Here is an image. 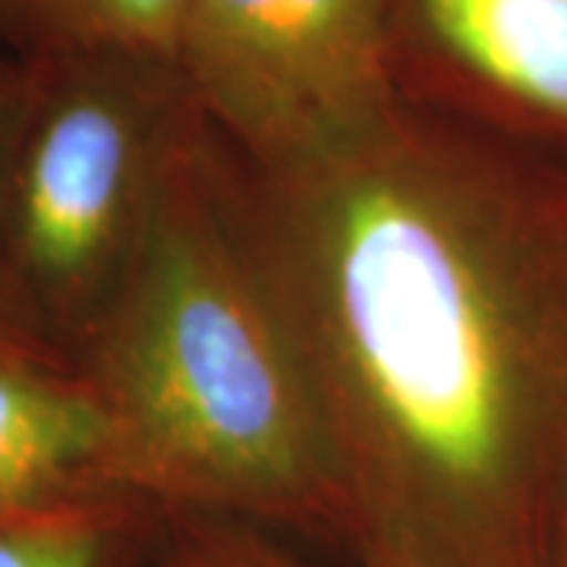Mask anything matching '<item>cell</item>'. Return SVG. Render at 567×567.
Wrapping results in <instances>:
<instances>
[{
  "label": "cell",
  "mask_w": 567,
  "mask_h": 567,
  "mask_svg": "<svg viewBox=\"0 0 567 567\" xmlns=\"http://www.w3.org/2000/svg\"><path fill=\"white\" fill-rule=\"evenodd\" d=\"M551 548H555V567H567V470H565V483H561V492H558V511H555V539H551Z\"/></svg>",
  "instance_id": "13"
},
{
  "label": "cell",
  "mask_w": 567,
  "mask_h": 567,
  "mask_svg": "<svg viewBox=\"0 0 567 567\" xmlns=\"http://www.w3.org/2000/svg\"><path fill=\"white\" fill-rule=\"evenodd\" d=\"M215 145L319 398L353 507L350 548L555 567L567 162L406 99L290 162H249L218 133Z\"/></svg>",
  "instance_id": "1"
},
{
  "label": "cell",
  "mask_w": 567,
  "mask_h": 567,
  "mask_svg": "<svg viewBox=\"0 0 567 567\" xmlns=\"http://www.w3.org/2000/svg\"><path fill=\"white\" fill-rule=\"evenodd\" d=\"M10 344H32V347H44L29 331V324L22 322L20 309L13 303V297H10V290H7V284L0 278V347H10ZM48 350V347H44ZM54 353V350H51Z\"/></svg>",
  "instance_id": "11"
},
{
  "label": "cell",
  "mask_w": 567,
  "mask_h": 567,
  "mask_svg": "<svg viewBox=\"0 0 567 567\" xmlns=\"http://www.w3.org/2000/svg\"><path fill=\"white\" fill-rule=\"evenodd\" d=\"M25 85H29L25 63L17 61L7 51H0V167H3V158H7L13 130L20 123L22 102H25Z\"/></svg>",
  "instance_id": "10"
},
{
  "label": "cell",
  "mask_w": 567,
  "mask_h": 567,
  "mask_svg": "<svg viewBox=\"0 0 567 567\" xmlns=\"http://www.w3.org/2000/svg\"><path fill=\"white\" fill-rule=\"evenodd\" d=\"M25 70L0 167V278L29 331L76 365L205 117L162 58L82 54Z\"/></svg>",
  "instance_id": "3"
},
{
  "label": "cell",
  "mask_w": 567,
  "mask_h": 567,
  "mask_svg": "<svg viewBox=\"0 0 567 567\" xmlns=\"http://www.w3.org/2000/svg\"><path fill=\"white\" fill-rule=\"evenodd\" d=\"M353 555H357V567H432L423 558L388 543H360Z\"/></svg>",
  "instance_id": "12"
},
{
  "label": "cell",
  "mask_w": 567,
  "mask_h": 567,
  "mask_svg": "<svg viewBox=\"0 0 567 567\" xmlns=\"http://www.w3.org/2000/svg\"><path fill=\"white\" fill-rule=\"evenodd\" d=\"M76 365L114 416L126 492L164 514L353 543L319 398L230 208L208 123Z\"/></svg>",
  "instance_id": "2"
},
{
  "label": "cell",
  "mask_w": 567,
  "mask_h": 567,
  "mask_svg": "<svg viewBox=\"0 0 567 567\" xmlns=\"http://www.w3.org/2000/svg\"><path fill=\"white\" fill-rule=\"evenodd\" d=\"M189 0H0V51L17 61L136 54L177 63Z\"/></svg>",
  "instance_id": "7"
},
{
  "label": "cell",
  "mask_w": 567,
  "mask_h": 567,
  "mask_svg": "<svg viewBox=\"0 0 567 567\" xmlns=\"http://www.w3.org/2000/svg\"><path fill=\"white\" fill-rule=\"evenodd\" d=\"M177 66L237 155L322 152L404 102L385 0H189Z\"/></svg>",
  "instance_id": "4"
},
{
  "label": "cell",
  "mask_w": 567,
  "mask_h": 567,
  "mask_svg": "<svg viewBox=\"0 0 567 567\" xmlns=\"http://www.w3.org/2000/svg\"><path fill=\"white\" fill-rule=\"evenodd\" d=\"M406 102L567 162V0H385Z\"/></svg>",
  "instance_id": "5"
},
{
  "label": "cell",
  "mask_w": 567,
  "mask_h": 567,
  "mask_svg": "<svg viewBox=\"0 0 567 567\" xmlns=\"http://www.w3.org/2000/svg\"><path fill=\"white\" fill-rule=\"evenodd\" d=\"M145 567H319L281 543L278 529L221 517L167 514L162 539Z\"/></svg>",
  "instance_id": "9"
},
{
  "label": "cell",
  "mask_w": 567,
  "mask_h": 567,
  "mask_svg": "<svg viewBox=\"0 0 567 567\" xmlns=\"http://www.w3.org/2000/svg\"><path fill=\"white\" fill-rule=\"evenodd\" d=\"M167 514L133 492L0 514V567H145Z\"/></svg>",
  "instance_id": "8"
},
{
  "label": "cell",
  "mask_w": 567,
  "mask_h": 567,
  "mask_svg": "<svg viewBox=\"0 0 567 567\" xmlns=\"http://www.w3.org/2000/svg\"><path fill=\"white\" fill-rule=\"evenodd\" d=\"M102 492L126 488L99 388L44 347H0V514Z\"/></svg>",
  "instance_id": "6"
}]
</instances>
